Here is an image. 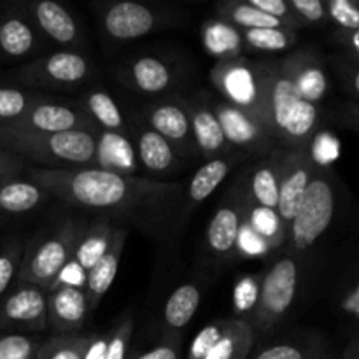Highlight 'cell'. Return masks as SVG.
<instances>
[{
	"label": "cell",
	"instance_id": "cell-1",
	"mask_svg": "<svg viewBox=\"0 0 359 359\" xmlns=\"http://www.w3.org/2000/svg\"><path fill=\"white\" fill-rule=\"evenodd\" d=\"M28 175L48 196L86 209L112 212L161 205L179 191V186L170 182L121 175L97 167L34 168Z\"/></svg>",
	"mask_w": 359,
	"mask_h": 359
},
{
	"label": "cell",
	"instance_id": "cell-2",
	"mask_svg": "<svg viewBox=\"0 0 359 359\" xmlns=\"http://www.w3.org/2000/svg\"><path fill=\"white\" fill-rule=\"evenodd\" d=\"M98 133L18 132L0 126V147L18 158L39 161L48 168L95 167Z\"/></svg>",
	"mask_w": 359,
	"mask_h": 359
},
{
	"label": "cell",
	"instance_id": "cell-3",
	"mask_svg": "<svg viewBox=\"0 0 359 359\" xmlns=\"http://www.w3.org/2000/svg\"><path fill=\"white\" fill-rule=\"evenodd\" d=\"M210 81L221 93V100L251 116L273 139L270 116V63L224 58L214 65Z\"/></svg>",
	"mask_w": 359,
	"mask_h": 359
},
{
	"label": "cell",
	"instance_id": "cell-4",
	"mask_svg": "<svg viewBox=\"0 0 359 359\" xmlns=\"http://www.w3.org/2000/svg\"><path fill=\"white\" fill-rule=\"evenodd\" d=\"M79 231L74 221H65L44 241L32 244L21 256L18 269V286H37L48 293L63 266L72 259Z\"/></svg>",
	"mask_w": 359,
	"mask_h": 359
},
{
	"label": "cell",
	"instance_id": "cell-5",
	"mask_svg": "<svg viewBox=\"0 0 359 359\" xmlns=\"http://www.w3.org/2000/svg\"><path fill=\"white\" fill-rule=\"evenodd\" d=\"M337 193L333 175L325 167H319L305 189L298 212L290 228V242L297 251H307L332 224L335 216Z\"/></svg>",
	"mask_w": 359,
	"mask_h": 359
},
{
	"label": "cell",
	"instance_id": "cell-6",
	"mask_svg": "<svg viewBox=\"0 0 359 359\" xmlns=\"http://www.w3.org/2000/svg\"><path fill=\"white\" fill-rule=\"evenodd\" d=\"M298 263L291 256L277 259L263 277L252 314V330L269 332L293 305L298 290Z\"/></svg>",
	"mask_w": 359,
	"mask_h": 359
},
{
	"label": "cell",
	"instance_id": "cell-7",
	"mask_svg": "<svg viewBox=\"0 0 359 359\" xmlns=\"http://www.w3.org/2000/svg\"><path fill=\"white\" fill-rule=\"evenodd\" d=\"M6 128L18 132H41V133H63V132H93L98 133V126L83 109L72 105L56 104L46 97H39L27 112Z\"/></svg>",
	"mask_w": 359,
	"mask_h": 359
},
{
	"label": "cell",
	"instance_id": "cell-8",
	"mask_svg": "<svg viewBox=\"0 0 359 359\" xmlns=\"http://www.w3.org/2000/svg\"><path fill=\"white\" fill-rule=\"evenodd\" d=\"M316 170H318V163L307 149L284 153L279 182V202H277L276 212L283 226L286 228L287 235L305 195V189L311 184Z\"/></svg>",
	"mask_w": 359,
	"mask_h": 359
},
{
	"label": "cell",
	"instance_id": "cell-9",
	"mask_svg": "<svg viewBox=\"0 0 359 359\" xmlns=\"http://www.w3.org/2000/svg\"><path fill=\"white\" fill-rule=\"evenodd\" d=\"M90 74L91 65L83 55L58 51L25 65L18 77L35 86H74L86 81Z\"/></svg>",
	"mask_w": 359,
	"mask_h": 359
},
{
	"label": "cell",
	"instance_id": "cell-10",
	"mask_svg": "<svg viewBox=\"0 0 359 359\" xmlns=\"http://www.w3.org/2000/svg\"><path fill=\"white\" fill-rule=\"evenodd\" d=\"M42 332L48 328V293L37 286H18L0 300V330Z\"/></svg>",
	"mask_w": 359,
	"mask_h": 359
},
{
	"label": "cell",
	"instance_id": "cell-11",
	"mask_svg": "<svg viewBox=\"0 0 359 359\" xmlns=\"http://www.w3.org/2000/svg\"><path fill=\"white\" fill-rule=\"evenodd\" d=\"M144 123L160 133L175 153L191 156L196 146L191 132V116L186 102H158L144 111Z\"/></svg>",
	"mask_w": 359,
	"mask_h": 359
},
{
	"label": "cell",
	"instance_id": "cell-12",
	"mask_svg": "<svg viewBox=\"0 0 359 359\" xmlns=\"http://www.w3.org/2000/svg\"><path fill=\"white\" fill-rule=\"evenodd\" d=\"M210 105L219 119L228 146H235L249 153H262L273 146L272 137L244 111L224 100H216Z\"/></svg>",
	"mask_w": 359,
	"mask_h": 359
},
{
	"label": "cell",
	"instance_id": "cell-13",
	"mask_svg": "<svg viewBox=\"0 0 359 359\" xmlns=\"http://www.w3.org/2000/svg\"><path fill=\"white\" fill-rule=\"evenodd\" d=\"M90 312L84 290L56 286L48 291V328L56 335L77 333L86 323Z\"/></svg>",
	"mask_w": 359,
	"mask_h": 359
},
{
	"label": "cell",
	"instance_id": "cell-14",
	"mask_svg": "<svg viewBox=\"0 0 359 359\" xmlns=\"http://www.w3.org/2000/svg\"><path fill=\"white\" fill-rule=\"evenodd\" d=\"M126 237H128L126 228H114L109 249L105 251V255L95 263L93 269L86 273L84 293H86L88 309H90V312L98 307L100 300L105 297V293L111 290L112 283H114L116 276H118L119 262H121L123 251H125Z\"/></svg>",
	"mask_w": 359,
	"mask_h": 359
},
{
	"label": "cell",
	"instance_id": "cell-15",
	"mask_svg": "<svg viewBox=\"0 0 359 359\" xmlns=\"http://www.w3.org/2000/svg\"><path fill=\"white\" fill-rule=\"evenodd\" d=\"M156 27V14L137 2H118L104 14V28L116 41H133L144 37Z\"/></svg>",
	"mask_w": 359,
	"mask_h": 359
},
{
	"label": "cell",
	"instance_id": "cell-16",
	"mask_svg": "<svg viewBox=\"0 0 359 359\" xmlns=\"http://www.w3.org/2000/svg\"><path fill=\"white\" fill-rule=\"evenodd\" d=\"M241 198L228 200L217 207L207 228V244L216 256H228L237 251L238 233L244 221L245 200L244 193H238Z\"/></svg>",
	"mask_w": 359,
	"mask_h": 359
},
{
	"label": "cell",
	"instance_id": "cell-17",
	"mask_svg": "<svg viewBox=\"0 0 359 359\" xmlns=\"http://www.w3.org/2000/svg\"><path fill=\"white\" fill-rule=\"evenodd\" d=\"M300 100V91L286 67L280 62L270 63V116H272L273 140H280Z\"/></svg>",
	"mask_w": 359,
	"mask_h": 359
},
{
	"label": "cell",
	"instance_id": "cell-18",
	"mask_svg": "<svg viewBox=\"0 0 359 359\" xmlns=\"http://www.w3.org/2000/svg\"><path fill=\"white\" fill-rule=\"evenodd\" d=\"M186 104L191 116V132L196 149L210 160L219 158V154L226 151L228 142L210 102L205 98H198Z\"/></svg>",
	"mask_w": 359,
	"mask_h": 359
},
{
	"label": "cell",
	"instance_id": "cell-19",
	"mask_svg": "<svg viewBox=\"0 0 359 359\" xmlns=\"http://www.w3.org/2000/svg\"><path fill=\"white\" fill-rule=\"evenodd\" d=\"M280 63L293 77L302 98L319 105V102L325 98L326 91H328V79H326V74L318 56L311 55V53H297Z\"/></svg>",
	"mask_w": 359,
	"mask_h": 359
},
{
	"label": "cell",
	"instance_id": "cell-20",
	"mask_svg": "<svg viewBox=\"0 0 359 359\" xmlns=\"http://www.w3.org/2000/svg\"><path fill=\"white\" fill-rule=\"evenodd\" d=\"M135 132V154L140 165L153 174H165L177 167V153L174 147L146 123H139Z\"/></svg>",
	"mask_w": 359,
	"mask_h": 359
},
{
	"label": "cell",
	"instance_id": "cell-21",
	"mask_svg": "<svg viewBox=\"0 0 359 359\" xmlns=\"http://www.w3.org/2000/svg\"><path fill=\"white\" fill-rule=\"evenodd\" d=\"M284 153H276L263 160L249 174V184L245 196L263 209L277 210L279 202V182L283 172Z\"/></svg>",
	"mask_w": 359,
	"mask_h": 359
},
{
	"label": "cell",
	"instance_id": "cell-22",
	"mask_svg": "<svg viewBox=\"0 0 359 359\" xmlns=\"http://www.w3.org/2000/svg\"><path fill=\"white\" fill-rule=\"evenodd\" d=\"M95 167L121 175H133L137 168V154L128 137L123 133H98Z\"/></svg>",
	"mask_w": 359,
	"mask_h": 359
},
{
	"label": "cell",
	"instance_id": "cell-23",
	"mask_svg": "<svg viewBox=\"0 0 359 359\" xmlns=\"http://www.w3.org/2000/svg\"><path fill=\"white\" fill-rule=\"evenodd\" d=\"M255 330L244 319H226L223 333L205 359H248L255 344Z\"/></svg>",
	"mask_w": 359,
	"mask_h": 359
},
{
	"label": "cell",
	"instance_id": "cell-24",
	"mask_svg": "<svg viewBox=\"0 0 359 359\" xmlns=\"http://www.w3.org/2000/svg\"><path fill=\"white\" fill-rule=\"evenodd\" d=\"M35 20H37L41 30L53 39L55 42L63 46H72L77 41V25L70 16L65 7L60 6L55 0H41L34 7Z\"/></svg>",
	"mask_w": 359,
	"mask_h": 359
},
{
	"label": "cell",
	"instance_id": "cell-25",
	"mask_svg": "<svg viewBox=\"0 0 359 359\" xmlns=\"http://www.w3.org/2000/svg\"><path fill=\"white\" fill-rule=\"evenodd\" d=\"M48 200V193L32 181L11 179L0 186V216H18L37 209Z\"/></svg>",
	"mask_w": 359,
	"mask_h": 359
},
{
	"label": "cell",
	"instance_id": "cell-26",
	"mask_svg": "<svg viewBox=\"0 0 359 359\" xmlns=\"http://www.w3.org/2000/svg\"><path fill=\"white\" fill-rule=\"evenodd\" d=\"M200 307V290L195 284H182L172 291L163 309V325L168 335H177L189 325Z\"/></svg>",
	"mask_w": 359,
	"mask_h": 359
},
{
	"label": "cell",
	"instance_id": "cell-27",
	"mask_svg": "<svg viewBox=\"0 0 359 359\" xmlns=\"http://www.w3.org/2000/svg\"><path fill=\"white\" fill-rule=\"evenodd\" d=\"M128 79L137 90L153 95L168 90L172 86L174 76H172L170 67L160 58L142 56L130 65Z\"/></svg>",
	"mask_w": 359,
	"mask_h": 359
},
{
	"label": "cell",
	"instance_id": "cell-28",
	"mask_svg": "<svg viewBox=\"0 0 359 359\" xmlns=\"http://www.w3.org/2000/svg\"><path fill=\"white\" fill-rule=\"evenodd\" d=\"M318 121L319 105L302 98L297 107H294L293 116H291L290 123H287L279 142L286 144L287 147H291V151L307 149L312 140V135H314L316 128H318Z\"/></svg>",
	"mask_w": 359,
	"mask_h": 359
},
{
	"label": "cell",
	"instance_id": "cell-29",
	"mask_svg": "<svg viewBox=\"0 0 359 359\" xmlns=\"http://www.w3.org/2000/svg\"><path fill=\"white\" fill-rule=\"evenodd\" d=\"M112 231H114V228L111 226V223H107L105 219H100L95 221V223L84 231L83 237H79V242H77L72 259L86 273L93 269L95 263H97L109 249Z\"/></svg>",
	"mask_w": 359,
	"mask_h": 359
},
{
	"label": "cell",
	"instance_id": "cell-30",
	"mask_svg": "<svg viewBox=\"0 0 359 359\" xmlns=\"http://www.w3.org/2000/svg\"><path fill=\"white\" fill-rule=\"evenodd\" d=\"M231 170V161L228 158H212V160L207 161L205 165L196 170V174L193 175L191 182H189L188 188V207L198 205L203 200L209 198L214 191H216L217 186L226 179L228 172Z\"/></svg>",
	"mask_w": 359,
	"mask_h": 359
},
{
	"label": "cell",
	"instance_id": "cell-31",
	"mask_svg": "<svg viewBox=\"0 0 359 359\" xmlns=\"http://www.w3.org/2000/svg\"><path fill=\"white\" fill-rule=\"evenodd\" d=\"M219 16L237 30H259V28H287L283 21L269 16L252 7L249 2H226L219 6ZM290 30V28H287Z\"/></svg>",
	"mask_w": 359,
	"mask_h": 359
},
{
	"label": "cell",
	"instance_id": "cell-32",
	"mask_svg": "<svg viewBox=\"0 0 359 359\" xmlns=\"http://www.w3.org/2000/svg\"><path fill=\"white\" fill-rule=\"evenodd\" d=\"M86 112L102 132L123 133L126 130L125 118L107 91H90L86 97Z\"/></svg>",
	"mask_w": 359,
	"mask_h": 359
},
{
	"label": "cell",
	"instance_id": "cell-33",
	"mask_svg": "<svg viewBox=\"0 0 359 359\" xmlns=\"http://www.w3.org/2000/svg\"><path fill=\"white\" fill-rule=\"evenodd\" d=\"M245 221L249 223V226L266 242L270 249L277 248V245L283 244L287 238L286 228L280 223L279 216H277L276 210L263 209V207L256 205L251 200L245 196Z\"/></svg>",
	"mask_w": 359,
	"mask_h": 359
},
{
	"label": "cell",
	"instance_id": "cell-34",
	"mask_svg": "<svg viewBox=\"0 0 359 359\" xmlns=\"http://www.w3.org/2000/svg\"><path fill=\"white\" fill-rule=\"evenodd\" d=\"M91 335H55L39 346L35 359H83Z\"/></svg>",
	"mask_w": 359,
	"mask_h": 359
},
{
	"label": "cell",
	"instance_id": "cell-35",
	"mask_svg": "<svg viewBox=\"0 0 359 359\" xmlns=\"http://www.w3.org/2000/svg\"><path fill=\"white\" fill-rule=\"evenodd\" d=\"M242 41L258 51H284L297 44V32L287 28H259V30H238Z\"/></svg>",
	"mask_w": 359,
	"mask_h": 359
},
{
	"label": "cell",
	"instance_id": "cell-36",
	"mask_svg": "<svg viewBox=\"0 0 359 359\" xmlns=\"http://www.w3.org/2000/svg\"><path fill=\"white\" fill-rule=\"evenodd\" d=\"M34 32L18 18L4 21L0 27V48L9 56H23L34 48Z\"/></svg>",
	"mask_w": 359,
	"mask_h": 359
},
{
	"label": "cell",
	"instance_id": "cell-37",
	"mask_svg": "<svg viewBox=\"0 0 359 359\" xmlns=\"http://www.w3.org/2000/svg\"><path fill=\"white\" fill-rule=\"evenodd\" d=\"M39 98V95L25 93L16 88H0V126L20 119Z\"/></svg>",
	"mask_w": 359,
	"mask_h": 359
},
{
	"label": "cell",
	"instance_id": "cell-38",
	"mask_svg": "<svg viewBox=\"0 0 359 359\" xmlns=\"http://www.w3.org/2000/svg\"><path fill=\"white\" fill-rule=\"evenodd\" d=\"M39 342L25 333H7L0 335V359H25L37 353Z\"/></svg>",
	"mask_w": 359,
	"mask_h": 359
},
{
	"label": "cell",
	"instance_id": "cell-39",
	"mask_svg": "<svg viewBox=\"0 0 359 359\" xmlns=\"http://www.w3.org/2000/svg\"><path fill=\"white\" fill-rule=\"evenodd\" d=\"M326 16L342 32L359 30V4L353 0H330L325 2Z\"/></svg>",
	"mask_w": 359,
	"mask_h": 359
},
{
	"label": "cell",
	"instance_id": "cell-40",
	"mask_svg": "<svg viewBox=\"0 0 359 359\" xmlns=\"http://www.w3.org/2000/svg\"><path fill=\"white\" fill-rule=\"evenodd\" d=\"M21 256H23V248L18 242H11L0 251V300L6 297L11 284L16 280Z\"/></svg>",
	"mask_w": 359,
	"mask_h": 359
},
{
	"label": "cell",
	"instance_id": "cell-41",
	"mask_svg": "<svg viewBox=\"0 0 359 359\" xmlns=\"http://www.w3.org/2000/svg\"><path fill=\"white\" fill-rule=\"evenodd\" d=\"M133 337V321L126 318L121 325L109 333L105 359H128L130 340Z\"/></svg>",
	"mask_w": 359,
	"mask_h": 359
},
{
	"label": "cell",
	"instance_id": "cell-42",
	"mask_svg": "<svg viewBox=\"0 0 359 359\" xmlns=\"http://www.w3.org/2000/svg\"><path fill=\"white\" fill-rule=\"evenodd\" d=\"M248 2L252 7H256V9L269 14V16L283 21L290 30L297 32L302 27V21L293 13V9L290 7V2H284V0H248Z\"/></svg>",
	"mask_w": 359,
	"mask_h": 359
},
{
	"label": "cell",
	"instance_id": "cell-43",
	"mask_svg": "<svg viewBox=\"0 0 359 359\" xmlns=\"http://www.w3.org/2000/svg\"><path fill=\"white\" fill-rule=\"evenodd\" d=\"M224 323H226V319H223V321H214L210 323V325H207L205 328L200 330L198 335L193 339L191 346H189L188 358L186 359H205L210 347L216 344V340L219 339V335L223 333Z\"/></svg>",
	"mask_w": 359,
	"mask_h": 359
},
{
	"label": "cell",
	"instance_id": "cell-44",
	"mask_svg": "<svg viewBox=\"0 0 359 359\" xmlns=\"http://www.w3.org/2000/svg\"><path fill=\"white\" fill-rule=\"evenodd\" d=\"M290 7L302 25H318L326 21V6L321 0H291Z\"/></svg>",
	"mask_w": 359,
	"mask_h": 359
},
{
	"label": "cell",
	"instance_id": "cell-45",
	"mask_svg": "<svg viewBox=\"0 0 359 359\" xmlns=\"http://www.w3.org/2000/svg\"><path fill=\"white\" fill-rule=\"evenodd\" d=\"M128 359H181V342L177 340V335H167V339L158 346Z\"/></svg>",
	"mask_w": 359,
	"mask_h": 359
},
{
	"label": "cell",
	"instance_id": "cell-46",
	"mask_svg": "<svg viewBox=\"0 0 359 359\" xmlns=\"http://www.w3.org/2000/svg\"><path fill=\"white\" fill-rule=\"evenodd\" d=\"M252 359H312L307 349L294 344H276L259 351Z\"/></svg>",
	"mask_w": 359,
	"mask_h": 359
},
{
	"label": "cell",
	"instance_id": "cell-47",
	"mask_svg": "<svg viewBox=\"0 0 359 359\" xmlns=\"http://www.w3.org/2000/svg\"><path fill=\"white\" fill-rule=\"evenodd\" d=\"M84 284H86V272H84L74 259H70V262L63 266L62 272L58 273V277H56V280L53 283L51 287L70 286L84 290Z\"/></svg>",
	"mask_w": 359,
	"mask_h": 359
},
{
	"label": "cell",
	"instance_id": "cell-48",
	"mask_svg": "<svg viewBox=\"0 0 359 359\" xmlns=\"http://www.w3.org/2000/svg\"><path fill=\"white\" fill-rule=\"evenodd\" d=\"M337 74L342 77L347 90L359 98V62L356 60H337L335 62Z\"/></svg>",
	"mask_w": 359,
	"mask_h": 359
},
{
	"label": "cell",
	"instance_id": "cell-49",
	"mask_svg": "<svg viewBox=\"0 0 359 359\" xmlns=\"http://www.w3.org/2000/svg\"><path fill=\"white\" fill-rule=\"evenodd\" d=\"M21 170H23V161H21V158L14 156L13 153L0 147V175H4L7 179H16Z\"/></svg>",
	"mask_w": 359,
	"mask_h": 359
},
{
	"label": "cell",
	"instance_id": "cell-50",
	"mask_svg": "<svg viewBox=\"0 0 359 359\" xmlns=\"http://www.w3.org/2000/svg\"><path fill=\"white\" fill-rule=\"evenodd\" d=\"M109 335H91L83 359H105Z\"/></svg>",
	"mask_w": 359,
	"mask_h": 359
},
{
	"label": "cell",
	"instance_id": "cell-51",
	"mask_svg": "<svg viewBox=\"0 0 359 359\" xmlns=\"http://www.w3.org/2000/svg\"><path fill=\"white\" fill-rule=\"evenodd\" d=\"M335 37L340 44L346 46V48L349 49L353 58L356 60V62H359V30H353V32L337 30Z\"/></svg>",
	"mask_w": 359,
	"mask_h": 359
},
{
	"label": "cell",
	"instance_id": "cell-52",
	"mask_svg": "<svg viewBox=\"0 0 359 359\" xmlns=\"http://www.w3.org/2000/svg\"><path fill=\"white\" fill-rule=\"evenodd\" d=\"M339 119L347 126L359 132V104H349L339 112Z\"/></svg>",
	"mask_w": 359,
	"mask_h": 359
},
{
	"label": "cell",
	"instance_id": "cell-53",
	"mask_svg": "<svg viewBox=\"0 0 359 359\" xmlns=\"http://www.w3.org/2000/svg\"><path fill=\"white\" fill-rule=\"evenodd\" d=\"M346 359H359V340H356V342L347 349Z\"/></svg>",
	"mask_w": 359,
	"mask_h": 359
},
{
	"label": "cell",
	"instance_id": "cell-54",
	"mask_svg": "<svg viewBox=\"0 0 359 359\" xmlns=\"http://www.w3.org/2000/svg\"><path fill=\"white\" fill-rule=\"evenodd\" d=\"M7 181H11V179H7V177H4V175H0V186H2L4 182H7Z\"/></svg>",
	"mask_w": 359,
	"mask_h": 359
},
{
	"label": "cell",
	"instance_id": "cell-55",
	"mask_svg": "<svg viewBox=\"0 0 359 359\" xmlns=\"http://www.w3.org/2000/svg\"><path fill=\"white\" fill-rule=\"evenodd\" d=\"M25 359H35V354H34V356H28V358H25Z\"/></svg>",
	"mask_w": 359,
	"mask_h": 359
}]
</instances>
